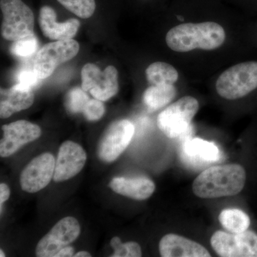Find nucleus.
<instances>
[{
	"instance_id": "nucleus-1",
	"label": "nucleus",
	"mask_w": 257,
	"mask_h": 257,
	"mask_svg": "<svg viewBox=\"0 0 257 257\" xmlns=\"http://www.w3.org/2000/svg\"><path fill=\"white\" fill-rule=\"evenodd\" d=\"M226 32L214 22L184 23L169 30L166 43L176 52H189L196 50L211 51L219 49L226 40Z\"/></svg>"
},
{
	"instance_id": "nucleus-2",
	"label": "nucleus",
	"mask_w": 257,
	"mask_h": 257,
	"mask_svg": "<svg viewBox=\"0 0 257 257\" xmlns=\"http://www.w3.org/2000/svg\"><path fill=\"white\" fill-rule=\"evenodd\" d=\"M246 172L238 164L214 166L203 171L192 184V191L202 199L231 197L243 190Z\"/></svg>"
},
{
	"instance_id": "nucleus-3",
	"label": "nucleus",
	"mask_w": 257,
	"mask_h": 257,
	"mask_svg": "<svg viewBox=\"0 0 257 257\" xmlns=\"http://www.w3.org/2000/svg\"><path fill=\"white\" fill-rule=\"evenodd\" d=\"M3 20L1 35L8 41L15 42L33 35L35 17L23 0H0Z\"/></svg>"
},
{
	"instance_id": "nucleus-4",
	"label": "nucleus",
	"mask_w": 257,
	"mask_h": 257,
	"mask_svg": "<svg viewBox=\"0 0 257 257\" xmlns=\"http://www.w3.org/2000/svg\"><path fill=\"white\" fill-rule=\"evenodd\" d=\"M198 110L199 101L196 98L183 96L158 115L157 126L167 138H178L188 130Z\"/></svg>"
},
{
	"instance_id": "nucleus-5",
	"label": "nucleus",
	"mask_w": 257,
	"mask_h": 257,
	"mask_svg": "<svg viewBox=\"0 0 257 257\" xmlns=\"http://www.w3.org/2000/svg\"><path fill=\"white\" fill-rule=\"evenodd\" d=\"M79 50V43L73 39L47 44L37 52L34 71L39 78L46 79L60 64L74 58Z\"/></svg>"
},
{
	"instance_id": "nucleus-6",
	"label": "nucleus",
	"mask_w": 257,
	"mask_h": 257,
	"mask_svg": "<svg viewBox=\"0 0 257 257\" xmlns=\"http://www.w3.org/2000/svg\"><path fill=\"white\" fill-rule=\"evenodd\" d=\"M211 245L222 257H257V233L246 230L241 233L216 231L211 238Z\"/></svg>"
},
{
	"instance_id": "nucleus-7",
	"label": "nucleus",
	"mask_w": 257,
	"mask_h": 257,
	"mask_svg": "<svg viewBox=\"0 0 257 257\" xmlns=\"http://www.w3.org/2000/svg\"><path fill=\"white\" fill-rule=\"evenodd\" d=\"M81 75L82 89L99 100H108L119 90L118 72L114 66H108L101 72L96 64L87 63L83 67Z\"/></svg>"
},
{
	"instance_id": "nucleus-8",
	"label": "nucleus",
	"mask_w": 257,
	"mask_h": 257,
	"mask_svg": "<svg viewBox=\"0 0 257 257\" xmlns=\"http://www.w3.org/2000/svg\"><path fill=\"white\" fill-rule=\"evenodd\" d=\"M80 231V225L75 218H63L37 243V256L55 257L61 249L75 241Z\"/></svg>"
},
{
	"instance_id": "nucleus-9",
	"label": "nucleus",
	"mask_w": 257,
	"mask_h": 257,
	"mask_svg": "<svg viewBox=\"0 0 257 257\" xmlns=\"http://www.w3.org/2000/svg\"><path fill=\"white\" fill-rule=\"evenodd\" d=\"M135 130V126L127 119L112 123L106 128L98 145L99 159L105 162L116 160L131 143Z\"/></svg>"
},
{
	"instance_id": "nucleus-10",
	"label": "nucleus",
	"mask_w": 257,
	"mask_h": 257,
	"mask_svg": "<svg viewBox=\"0 0 257 257\" xmlns=\"http://www.w3.org/2000/svg\"><path fill=\"white\" fill-rule=\"evenodd\" d=\"M56 160L50 153L33 159L20 175V185L25 192L35 193L47 187L55 174Z\"/></svg>"
},
{
	"instance_id": "nucleus-11",
	"label": "nucleus",
	"mask_w": 257,
	"mask_h": 257,
	"mask_svg": "<svg viewBox=\"0 0 257 257\" xmlns=\"http://www.w3.org/2000/svg\"><path fill=\"white\" fill-rule=\"evenodd\" d=\"M4 137L0 143L2 157L11 156L21 147L37 140L42 130L38 125L26 120H20L3 126Z\"/></svg>"
},
{
	"instance_id": "nucleus-12",
	"label": "nucleus",
	"mask_w": 257,
	"mask_h": 257,
	"mask_svg": "<svg viewBox=\"0 0 257 257\" xmlns=\"http://www.w3.org/2000/svg\"><path fill=\"white\" fill-rule=\"evenodd\" d=\"M87 161V154L78 144L66 141L62 144L56 160L53 179L64 182L78 175Z\"/></svg>"
},
{
	"instance_id": "nucleus-13",
	"label": "nucleus",
	"mask_w": 257,
	"mask_h": 257,
	"mask_svg": "<svg viewBox=\"0 0 257 257\" xmlns=\"http://www.w3.org/2000/svg\"><path fill=\"white\" fill-rule=\"evenodd\" d=\"M38 22L43 35L56 41L73 38L80 27V22L74 18L64 23H57L55 10L47 5L40 9Z\"/></svg>"
},
{
	"instance_id": "nucleus-14",
	"label": "nucleus",
	"mask_w": 257,
	"mask_h": 257,
	"mask_svg": "<svg viewBox=\"0 0 257 257\" xmlns=\"http://www.w3.org/2000/svg\"><path fill=\"white\" fill-rule=\"evenodd\" d=\"M159 249L163 257H210L200 243L175 234L165 235L160 240Z\"/></svg>"
},
{
	"instance_id": "nucleus-15",
	"label": "nucleus",
	"mask_w": 257,
	"mask_h": 257,
	"mask_svg": "<svg viewBox=\"0 0 257 257\" xmlns=\"http://www.w3.org/2000/svg\"><path fill=\"white\" fill-rule=\"evenodd\" d=\"M0 117L6 119L14 113L28 109L35 101L32 89L16 84L10 89H1Z\"/></svg>"
},
{
	"instance_id": "nucleus-16",
	"label": "nucleus",
	"mask_w": 257,
	"mask_h": 257,
	"mask_svg": "<svg viewBox=\"0 0 257 257\" xmlns=\"http://www.w3.org/2000/svg\"><path fill=\"white\" fill-rule=\"evenodd\" d=\"M109 187L114 192L136 200L148 199L155 190L153 181L145 177H116L111 181Z\"/></svg>"
},
{
	"instance_id": "nucleus-17",
	"label": "nucleus",
	"mask_w": 257,
	"mask_h": 257,
	"mask_svg": "<svg viewBox=\"0 0 257 257\" xmlns=\"http://www.w3.org/2000/svg\"><path fill=\"white\" fill-rule=\"evenodd\" d=\"M182 151L186 158L199 163H212L220 158L219 148L215 144L199 138L187 140Z\"/></svg>"
},
{
	"instance_id": "nucleus-18",
	"label": "nucleus",
	"mask_w": 257,
	"mask_h": 257,
	"mask_svg": "<svg viewBox=\"0 0 257 257\" xmlns=\"http://www.w3.org/2000/svg\"><path fill=\"white\" fill-rule=\"evenodd\" d=\"M177 89L174 84L151 85L144 93L145 104L152 111L163 107L175 99Z\"/></svg>"
},
{
	"instance_id": "nucleus-19",
	"label": "nucleus",
	"mask_w": 257,
	"mask_h": 257,
	"mask_svg": "<svg viewBox=\"0 0 257 257\" xmlns=\"http://www.w3.org/2000/svg\"><path fill=\"white\" fill-rule=\"evenodd\" d=\"M146 77L151 85L175 84L179 79L177 69L170 64L163 62H156L147 67Z\"/></svg>"
},
{
	"instance_id": "nucleus-20",
	"label": "nucleus",
	"mask_w": 257,
	"mask_h": 257,
	"mask_svg": "<svg viewBox=\"0 0 257 257\" xmlns=\"http://www.w3.org/2000/svg\"><path fill=\"white\" fill-rule=\"evenodd\" d=\"M219 220L223 228L234 234L246 231L251 224L248 214L239 209H224L219 214Z\"/></svg>"
},
{
	"instance_id": "nucleus-21",
	"label": "nucleus",
	"mask_w": 257,
	"mask_h": 257,
	"mask_svg": "<svg viewBox=\"0 0 257 257\" xmlns=\"http://www.w3.org/2000/svg\"><path fill=\"white\" fill-rule=\"evenodd\" d=\"M62 6L79 18H91L96 10L95 0H57Z\"/></svg>"
},
{
	"instance_id": "nucleus-22",
	"label": "nucleus",
	"mask_w": 257,
	"mask_h": 257,
	"mask_svg": "<svg viewBox=\"0 0 257 257\" xmlns=\"http://www.w3.org/2000/svg\"><path fill=\"white\" fill-rule=\"evenodd\" d=\"M86 92L82 88L71 89L66 96L65 106L67 110L72 113H83L89 101V96Z\"/></svg>"
},
{
	"instance_id": "nucleus-23",
	"label": "nucleus",
	"mask_w": 257,
	"mask_h": 257,
	"mask_svg": "<svg viewBox=\"0 0 257 257\" xmlns=\"http://www.w3.org/2000/svg\"><path fill=\"white\" fill-rule=\"evenodd\" d=\"M38 48V40L35 35L20 39L15 41L12 45V53L15 56L21 57H29L35 54Z\"/></svg>"
},
{
	"instance_id": "nucleus-24",
	"label": "nucleus",
	"mask_w": 257,
	"mask_h": 257,
	"mask_svg": "<svg viewBox=\"0 0 257 257\" xmlns=\"http://www.w3.org/2000/svg\"><path fill=\"white\" fill-rule=\"evenodd\" d=\"M111 246L114 249V253L111 255L112 257L142 256L141 247L140 244L135 241H128V242L122 243L118 236H114L111 240Z\"/></svg>"
},
{
	"instance_id": "nucleus-25",
	"label": "nucleus",
	"mask_w": 257,
	"mask_h": 257,
	"mask_svg": "<svg viewBox=\"0 0 257 257\" xmlns=\"http://www.w3.org/2000/svg\"><path fill=\"white\" fill-rule=\"evenodd\" d=\"M105 112V107L101 100L96 99H89L87 105L84 108V116L89 121H96L102 117Z\"/></svg>"
},
{
	"instance_id": "nucleus-26",
	"label": "nucleus",
	"mask_w": 257,
	"mask_h": 257,
	"mask_svg": "<svg viewBox=\"0 0 257 257\" xmlns=\"http://www.w3.org/2000/svg\"><path fill=\"white\" fill-rule=\"evenodd\" d=\"M41 79L37 77L35 71L30 69H23L19 72L18 75V83L22 87L33 89L40 84Z\"/></svg>"
},
{
	"instance_id": "nucleus-27",
	"label": "nucleus",
	"mask_w": 257,
	"mask_h": 257,
	"mask_svg": "<svg viewBox=\"0 0 257 257\" xmlns=\"http://www.w3.org/2000/svg\"><path fill=\"white\" fill-rule=\"evenodd\" d=\"M10 196V189L6 184H0V209L3 210V203L8 200Z\"/></svg>"
},
{
	"instance_id": "nucleus-28",
	"label": "nucleus",
	"mask_w": 257,
	"mask_h": 257,
	"mask_svg": "<svg viewBox=\"0 0 257 257\" xmlns=\"http://www.w3.org/2000/svg\"><path fill=\"white\" fill-rule=\"evenodd\" d=\"M74 256V248L70 246H66L61 249L55 257H67Z\"/></svg>"
},
{
	"instance_id": "nucleus-29",
	"label": "nucleus",
	"mask_w": 257,
	"mask_h": 257,
	"mask_svg": "<svg viewBox=\"0 0 257 257\" xmlns=\"http://www.w3.org/2000/svg\"><path fill=\"white\" fill-rule=\"evenodd\" d=\"M73 256L88 257V256H91V255H90V253H89V252H87V251H79V252H77V253H76V254H74Z\"/></svg>"
},
{
	"instance_id": "nucleus-30",
	"label": "nucleus",
	"mask_w": 257,
	"mask_h": 257,
	"mask_svg": "<svg viewBox=\"0 0 257 257\" xmlns=\"http://www.w3.org/2000/svg\"><path fill=\"white\" fill-rule=\"evenodd\" d=\"M0 252H1V255H0V256L1 257H5V253L3 252V249H0Z\"/></svg>"
}]
</instances>
